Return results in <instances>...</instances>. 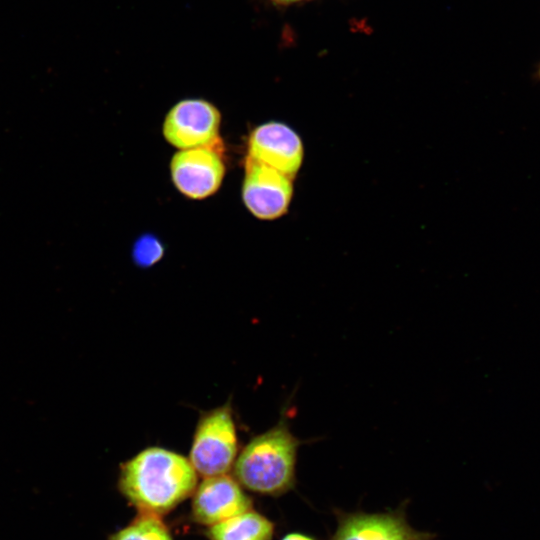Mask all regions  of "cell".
Instances as JSON below:
<instances>
[{"label":"cell","instance_id":"cell-15","mask_svg":"<svg viewBox=\"0 0 540 540\" xmlns=\"http://www.w3.org/2000/svg\"><path fill=\"white\" fill-rule=\"evenodd\" d=\"M538 78L540 80V64H539V67H538Z\"/></svg>","mask_w":540,"mask_h":540},{"label":"cell","instance_id":"cell-11","mask_svg":"<svg viewBox=\"0 0 540 540\" xmlns=\"http://www.w3.org/2000/svg\"><path fill=\"white\" fill-rule=\"evenodd\" d=\"M110 540H172L159 516L141 513L129 526Z\"/></svg>","mask_w":540,"mask_h":540},{"label":"cell","instance_id":"cell-13","mask_svg":"<svg viewBox=\"0 0 540 540\" xmlns=\"http://www.w3.org/2000/svg\"><path fill=\"white\" fill-rule=\"evenodd\" d=\"M282 540H314V539L304 534L290 533V534H287Z\"/></svg>","mask_w":540,"mask_h":540},{"label":"cell","instance_id":"cell-12","mask_svg":"<svg viewBox=\"0 0 540 540\" xmlns=\"http://www.w3.org/2000/svg\"><path fill=\"white\" fill-rule=\"evenodd\" d=\"M164 245L153 234L146 233L138 237L132 247V259L141 268H148L161 260L164 255Z\"/></svg>","mask_w":540,"mask_h":540},{"label":"cell","instance_id":"cell-10","mask_svg":"<svg viewBox=\"0 0 540 540\" xmlns=\"http://www.w3.org/2000/svg\"><path fill=\"white\" fill-rule=\"evenodd\" d=\"M273 524L251 510L211 526L212 540H272Z\"/></svg>","mask_w":540,"mask_h":540},{"label":"cell","instance_id":"cell-2","mask_svg":"<svg viewBox=\"0 0 540 540\" xmlns=\"http://www.w3.org/2000/svg\"><path fill=\"white\" fill-rule=\"evenodd\" d=\"M287 414L275 426L258 434L238 453L234 476L245 488L267 495H281L295 485L299 447L306 441L290 430Z\"/></svg>","mask_w":540,"mask_h":540},{"label":"cell","instance_id":"cell-8","mask_svg":"<svg viewBox=\"0 0 540 540\" xmlns=\"http://www.w3.org/2000/svg\"><path fill=\"white\" fill-rule=\"evenodd\" d=\"M252 502L238 481L227 474L206 477L194 493V518L214 525L251 510Z\"/></svg>","mask_w":540,"mask_h":540},{"label":"cell","instance_id":"cell-1","mask_svg":"<svg viewBox=\"0 0 540 540\" xmlns=\"http://www.w3.org/2000/svg\"><path fill=\"white\" fill-rule=\"evenodd\" d=\"M118 484L141 513L160 516L194 492L197 472L183 455L152 446L122 463Z\"/></svg>","mask_w":540,"mask_h":540},{"label":"cell","instance_id":"cell-6","mask_svg":"<svg viewBox=\"0 0 540 540\" xmlns=\"http://www.w3.org/2000/svg\"><path fill=\"white\" fill-rule=\"evenodd\" d=\"M242 200L249 212L261 220H274L287 213L292 178L252 158L245 159Z\"/></svg>","mask_w":540,"mask_h":540},{"label":"cell","instance_id":"cell-14","mask_svg":"<svg viewBox=\"0 0 540 540\" xmlns=\"http://www.w3.org/2000/svg\"><path fill=\"white\" fill-rule=\"evenodd\" d=\"M271 1L279 3V4H291V3L299 2L302 0H271Z\"/></svg>","mask_w":540,"mask_h":540},{"label":"cell","instance_id":"cell-7","mask_svg":"<svg viewBox=\"0 0 540 540\" xmlns=\"http://www.w3.org/2000/svg\"><path fill=\"white\" fill-rule=\"evenodd\" d=\"M248 155L293 178L300 169L304 149L299 135L288 125L270 121L258 125L248 137Z\"/></svg>","mask_w":540,"mask_h":540},{"label":"cell","instance_id":"cell-9","mask_svg":"<svg viewBox=\"0 0 540 540\" xmlns=\"http://www.w3.org/2000/svg\"><path fill=\"white\" fill-rule=\"evenodd\" d=\"M413 529L400 509L387 513H343L330 540H432Z\"/></svg>","mask_w":540,"mask_h":540},{"label":"cell","instance_id":"cell-4","mask_svg":"<svg viewBox=\"0 0 540 540\" xmlns=\"http://www.w3.org/2000/svg\"><path fill=\"white\" fill-rule=\"evenodd\" d=\"M222 144L182 149L170 161L171 179L185 197L202 200L215 194L225 176Z\"/></svg>","mask_w":540,"mask_h":540},{"label":"cell","instance_id":"cell-3","mask_svg":"<svg viewBox=\"0 0 540 540\" xmlns=\"http://www.w3.org/2000/svg\"><path fill=\"white\" fill-rule=\"evenodd\" d=\"M238 436L230 401L203 412L194 430L189 460L204 478L227 474L238 455Z\"/></svg>","mask_w":540,"mask_h":540},{"label":"cell","instance_id":"cell-5","mask_svg":"<svg viewBox=\"0 0 540 540\" xmlns=\"http://www.w3.org/2000/svg\"><path fill=\"white\" fill-rule=\"evenodd\" d=\"M221 113L204 99H184L171 107L164 118L166 141L182 150L210 146L220 141Z\"/></svg>","mask_w":540,"mask_h":540}]
</instances>
